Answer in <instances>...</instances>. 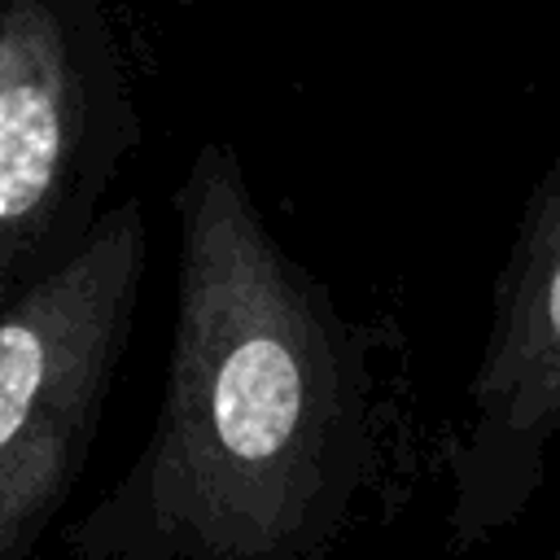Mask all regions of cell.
<instances>
[{
    "label": "cell",
    "mask_w": 560,
    "mask_h": 560,
    "mask_svg": "<svg viewBox=\"0 0 560 560\" xmlns=\"http://www.w3.org/2000/svg\"><path fill=\"white\" fill-rule=\"evenodd\" d=\"M179 280L158 424L70 529L74 560H319L376 464L368 337L271 236L206 140L175 192Z\"/></svg>",
    "instance_id": "cell-1"
},
{
    "label": "cell",
    "mask_w": 560,
    "mask_h": 560,
    "mask_svg": "<svg viewBox=\"0 0 560 560\" xmlns=\"http://www.w3.org/2000/svg\"><path fill=\"white\" fill-rule=\"evenodd\" d=\"M149 258L140 197L0 306V560H31L66 508L122 359Z\"/></svg>",
    "instance_id": "cell-2"
},
{
    "label": "cell",
    "mask_w": 560,
    "mask_h": 560,
    "mask_svg": "<svg viewBox=\"0 0 560 560\" xmlns=\"http://www.w3.org/2000/svg\"><path fill=\"white\" fill-rule=\"evenodd\" d=\"M136 105L105 0H0V306L96 223Z\"/></svg>",
    "instance_id": "cell-3"
},
{
    "label": "cell",
    "mask_w": 560,
    "mask_h": 560,
    "mask_svg": "<svg viewBox=\"0 0 560 560\" xmlns=\"http://www.w3.org/2000/svg\"><path fill=\"white\" fill-rule=\"evenodd\" d=\"M560 442V153L534 184L494 280L490 332L446 442L455 551L516 525Z\"/></svg>",
    "instance_id": "cell-4"
},
{
    "label": "cell",
    "mask_w": 560,
    "mask_h": 560,
    "mask_svg": "<svg viewBox=\"0 0 560 560\" xmlns=\"http://www.w3.org/2000/svg\"><path fill=\"white\" fill-rule=\"evenodd\" d=\"M547 560H560V538H556V547H551V556Z\"/></svg>",
    "instance_id": "cell-5"
}]
</instances>
